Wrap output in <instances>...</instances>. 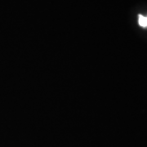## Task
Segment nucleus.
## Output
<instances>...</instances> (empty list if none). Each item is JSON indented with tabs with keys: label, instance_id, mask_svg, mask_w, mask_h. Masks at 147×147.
I'll return each mask as SVG.
<instances>
[{
	"label": "nucleus",
	"instance_id": "1",
	"mask_svg": "<svg viewBox=\"0 0 147 147\" xmlns=\"http://www.w3.org/2000/svg\"><path fill=\"white\" fill-rule=\"evenodd\" d=\"M138 23L142 27L146 28L147 27V16H143L142 15H139L138 16Z\"/></svg>",
	"mask_w": 147,
	"mask_h": 147
}]
</instances>
